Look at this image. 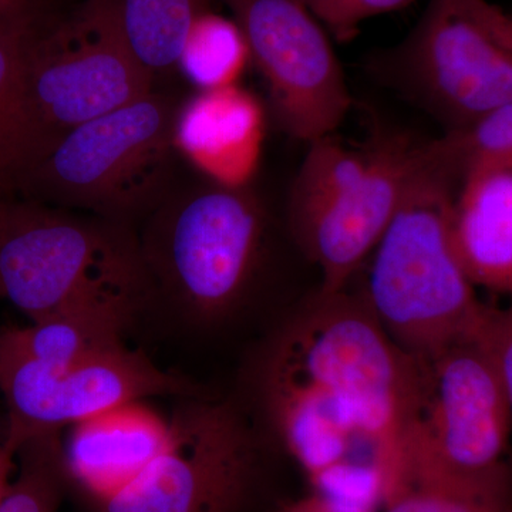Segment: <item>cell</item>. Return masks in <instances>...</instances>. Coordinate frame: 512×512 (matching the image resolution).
Wrapping results in <instances>:
<instances>
[{"label":"cell","mask_w":512,"mask_h":512,"mask_svg":"<svg viewBox=\"0 0 512 512\" xmlns=\"http://www.w3.org/2000/svg\"><path fill=\"white\" fill-rule=\"evenodd\" d=\"M407 379V353L346 289L316 292L282 323L256 367L255 389L312 493L376 512L402 474Z\"/></svg>","instance_id":"6da1fadb"},{"label":"cell","mask_w":512,"mask_h":512,"mask_svg":"<svg viewBox=\"0 0 512 512\" xmlns=\"http://www.w3.org/2000/svg\"><path fill=\"white\" fill-rule=\"evenodd\" d=\"M456 191L457 184L423 158L402 207L366 262L360 298L409 355L478 338L487 325L491 308L478 299L451 239Z\"/></svg>","instance_id":"7a4b0ae2"},{"label":"cell","mask_w":512,"mask_h":512,"mask_svg":"<svg viewBox=\"0 0 512 512\" xmlns=\"http://www.w3.org/2000/svg\"><path fill=\"white\" fill-rule=\"evenodd\" d=\"M268 217L249 187H171L138 235L150 298L210 328L247 301L265 254Z\"/></svg>","instance_id":"3957f363"},{"label":"cell","mask_w":512,"mask_h":512,"mask_svg":"<svg viewBox=\"0 0 512 512\" xmlns=\"http://www.w3.org/2000/svg\"><path fill=\"white\" fill-rule=\"evenodd\" d=\"M0 299L36 322L96 303L151 301L133 225L0 197Z\"/></svg>","instance_id":"277c9868"},{"label":"cell","mask_w":512,"mask_h":512,"mask_svg":"<svg viewBox=\"0 0 512 512\" xmlns=\"http://www.w3.org/2000/svg\"><path fill=\"white\" fill-rule=\"evenodd\" d=\"M180 104L153 90L74 128L22 175L13 194L126 224L146 217L173 187Z\"/></svg>","instance_id":"5b68a950"},{"label":"cell","mask_w":512,"mask_h":512,"mask_svg":"<svg viewBox=\"0 0 512 512\" xmlns=\"http://www.w3.org/2000/svg\"><path fill=\"white\" fill-rule=\"evenodd\" d=\"M22 80L35 165L74 128L148 96L156 77L128 43L120 0H82L37 19Z\"/></svg>","instance_id":"8992f818"},{"label":"cell","mask_w":512,"mask_h":512,"mask_svg":"<svg viewBox=\"0 0 512 512\" xmlns=\"http://www.w3.org/2000/svg\"><path fill=\"white\" fill-rule=\"evenodd\" d=\"M375 69L450 131L512 101V15L490 0H429Z\"/></svg>","instance_id":"52a82bcc"},{"label":"cell","mask_w":512,"mask_h":512,"mask_svg":"<svg viewBox=\"0 0 512 512\" xmlns=\"http://www.w3.org/2000/svg\"><path fill=\"white\" fill-rule=\"evenodd\" d=\"M407 356L400 478L406 473L478 478L508 470L510 406L483 335Z\"/></svg>","instance_id":"ba28073f"},{"label":"cell","mask_w":512,"mask_h":512,"mask_svg":"<svg viewBox=\"0 0 512 512\" xmlns=\"http://www.w3.org/2000/svg\"><path fill=\"white\" fill-rule=\"evenodd\" d=\"M170 446L100 512H244L261 473L254 430L214 394L181 400Z\"/></svg>","instance_id":"9c48e42d"},{"label":"cell","mask_w":512,"mask_h":512,"mask_svg":"<svg viewBox=\"0 0 512 512\" xmlns=\"http://www.w3.org/2000/svg\"><path fill=\"white\" fill-rule=\"evenodd\" d=\"M0 392L8 410L3 444L12 453L37 437L59 434L131 402L211 394L190 377L158 367L146 353L120 348L55 369L0 346Z\"/></svg>","instance_id":"30bf717a"},{"label":"cell","mask_w":512,"mask_h":512,"mask_svg":"<svg viewBox=\"0 0 512 512\" xmlns=\"http://www.w3.org/2000/svg\"><path fill=\"white\" fill-rule=\"evenodd\" d=\"M264 76L276 121L311 143L336 133L353 99L328 30L303 0H222Z\"/></svg>","instance_id":"8fae6325"},{"label":"cell","mask_w":512,"mask_h":512,"mask_svg":"<svg viewBox=\"0 0 512 512\" xmlns=\"http://www.w3.org/2000/svg\"><path fill=\"white\" fill-rule=\"evenodd\" d=\"M421 144L399 134L377 137L375 160L362 183L326 207L288 221L296 245L319 269L318 293L346 291L362 271L423 167Z\"/></svg>","instance_id":"7c38bea8"},{"label":"cell","mask_w":512,"mask_h":512,"mask_svg":"<svg viewBox=\"0 0 512 512\" xmlns=\"http://www.w3.org/2000/svg\"><path fill=\"white\" fill-rule=\"evenodd\" d=\"M171 437V419L146 403L113 407L72 427L63 444L67 478L97 503H106L167 450Z\"/></svg>","instance_id":"4fadbf2b"},{"label":"cell","mask_w":512,"mask_h":512,"mask_svg":"<svg viewBox=\"0 0 512 512\" xmlns=\"http://www.w3.org/2000/svg\"><path fill=\"white\" fill-rule=\"evenodd\" d=\"M264 136V109L238 84L195 94L175 120L177 151L207 180L227 187H248Z\"/></svg>","instance_id":"5bb4252c"},{"label":"cell","mask_w":512,"mask_h":512,"mask_svg":"<svg viewBox=\"0 0 512 512\" xmlns=\"http://www.w3.org/2000/svg\"><path fill=\"white\" fill-rule=\"evenodd\" d=\"M450 228L471 284L512 298V170L477 168L464 175Z\"/></svg>","instance_id":"9a60e30c"},{"label":"cell","mask_w":512,"mask_h":512,"mask_svg":"<svg viewBox=\"0 0 512 512\" xmlns=\"http://www.w3.org/2000/svg\"><path fill=\"white\" fill-rule=\"evenodd\" d=\"M140 312L120 303L80 306L36 320L25 328L2 330L0 346L63 369L126 345L124 335Z\"/></svg>","instance_id":"2e32d148"},{"label":"cell","mask_w":512,"mask_h":512,"mask_svg":"<svg viewBox=\"0 0 512 512\" xmlns=\"http://www.w3.org/2000/svg\"><path fill=\"white\" fill-rule=\"evenodd\" d=\"M43 13H0V197L13 194L22 175L35 163L22 76L30 35Z\"/></svg>","instance_id":"e0dca14e"},{"label":"cell","mask_w":512,"mask_h":512,"mask_svg":"<svg viewBox=\"0 0 512 512\" xmlns=\"http://www.w3.org/2000/svg\"><path fill=\"white\" fill-rule=\"evenodd\" d=\"M308 147L289 191L288 221L326 207L362 183L375 160L376 140L356 147L332 133Z\"/></svg>","instance_id":"ac0fdd59"},{"label":"cell","mask_w":512,"mask_h":512,"mask_svg":"<svg viewBox=\"0 0 512 512\" xmlns=\"http://www.w3.org/2000/svg\"><path fill=\"white\" fill-rule=\"evenodd\" d=\"M212 0H120L121 22L141 64L157 77L177 69L195 20Z\"/></svg>","instance_id":"d6986e66"},{"label":"cell","mask_w":512,"mask_h":512,"mask_svg":"<svg viewBox=\"0 0 512 512\" xmlns=\"http://www.w3.org/2000/svg\"><path fill=\"white\" fill-rule=\"evenodd\" d=\"M382 508L383 512H511L510 473L478 478L407 473Z\"/></svg>","instance_id":"ffe728a7"},{"label":"cell","mask_w":512,"mask_h":512,"mask_svg":"<svg viewBox=\"0 0 512 512\" xmlns=\"http://www.w3.org/2000/svg\"><path fill=\"white\" fill-rule=\"evenodd\" d=\"M423 157L457 185L477 168L512 170V101L463 130L423 141Z\"/></svg>","instance_id":"44dd1931"},{"label":"cell","mask_w":512,"mask_h":512,"mask_svg":"<svg viewBox=\"0 0 512 512\" xmlns=\"http://www.w3.org/2000/svg\"><path fill=\"white\" fill-rule=\"evenodd\" d=\"M249 60L247 39L238 23L208 10L192 25L177 69L204 92L238 84Z\"/></svg>","instance_id":"7402d4cb"},{"label":"cell","mask_w":512,"mask_h":512,"mask_svg":"<svg viewBox=\"0 0 512 512\" xmlns=\"http://www.w3.org/2000/svg\"><path fill=\"white\" fill-rule=\"evenodd\" d=\"M16 457L18 473L0 498V512H57L69 481L59 434L28 441Z\"/></svg>","instance_id":"603a6c76"},{"label":"cell","mask_w":512,"mask_h":512,"mask_svg":"<svg viewBox=\"0 0 512 512\" xmlns=\"http://www.w3.org/2000/svg\"><path fill=\"white\" fill-rule=\"evenodd\" d=\"M322 23L323 28L340 42H348L367 20L402 10L416 0H303Z\"/></svg>","instance_id":"cb8c5ba5"},{"label":"cell","mask_w":512,"mask_h":512,"mask_svg":"<svg viewBox=\"0 0 512 512\" xmlns=\"http://www.w3.org/2000/svg\"><path fill=\"white\" fill-rule=\"evenodd\" d=\"M483 339L503 383L512 420V306L507 309H490Z\"/></svg>","instance_id":"d4e9b609"},{"label":"cell","mask_w":512,"mask_h":512,"mask_svg":"<svg viewBox=\"0 0 512 512\" xmlns=\"http://www.w3.org/2000/svg\"><path fill=\"white\" fill-rule=\"evenodd\" d=\"M274 512H357L333 503L316 493H308L295 500L279 504Z\"/></svg>","instance_id":"484cf974"},{"label":"cell","mask_w":512,"mask_h":512,"mask_svg":"<svg viewBox=\"0 0 512 512\" xmlns=\"http://www.w3.org/2000/svg\"><path fill=\"white\" fill-rule=\"evenodd\" d=\"M15 460L16 454L12 453L5 444L0 443V498L5 493L15 471Z\"/></svg>","instance_id":"4316f807"},{"label":"cell","mask_w":512,"mask_h":512,"mask_svg":"<svg viewBox=\"0 0 512 512\" xmlns=\"http://www.w3.org/2000/svg\"><path fill=\"white\" fill-rule=\"evenodd\" d=\"M13 10H30V12H39L29 6L25 0H0V13L13 12Z\"/></svg>","instance_id":"83f0119b"},{"label":"cell","mask_w":512,"mask_h":512,"mask_svg":"<svg viewBox=\"0 0 512 512\" xmlns=\"http://www.w3.org/2000/svg\"><path fill=\"white\" fill-rule=\"evenodd\" d=\"M29 5H32L33 8L40 10H49V2L50 0H26Z\"/></svg>","instance_id":"f1b7e54d"},{"label":"cell","mask_w":512,"mask_h":512,"mask_svg":"<svg viewBox=\"0 0 512 512\" xmlns=\"http://www.w3.org/2000/svg\"><path fill=\"white\" fill-rule=\"evenodd\" d=\"M512 512V511H511Z\"/></svg>","instance_id":"f546056e"}]
</instances>
